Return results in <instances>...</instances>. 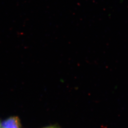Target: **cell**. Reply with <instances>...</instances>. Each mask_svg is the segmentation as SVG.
Here are the masks:
<instances>
[{
    "label": "cell",
    "instance_id": "2",
    "mask_svg": "<svg viewBox=\"0 0 128 128\" xmlns=\"http://www.w3.org/2000/svg\"><path fill=\"white\" fill-rule=\"evenodd\" d=\"M45 128H56L55 127H46Z\"/></svg>",
    "mask_w": 128,
    "mask_h": 128
},
{
    "label": "cell",
    "instance_id": "1",
    "mask_svg": "<svg viewBox=\"0 0 128 128\" xmlns=\"http://www.w3.org/2000/svg\"><path fill=\"white\" fill-rule=\"evenodd\" d=\"M2 128H20V121L18 117L12 116L4 120L1 124Z\"/></svg>",
    "mask_w": 128,
    "mask_h": 128
},
{
    "label": "cell",
    "instance_id": "3",
    "mask_svg": "<svg viewBox=\"0 0 128 128\" xmlns=\"http://www.w3.org/2000/svg\"><path fill=\"white\" fill-rule=\"evenodd\" d=\"M0 128H1V124H0Z\"/></svg>",
    "mask_w": 128,
    "mask_h": 128
}]
</instances>
